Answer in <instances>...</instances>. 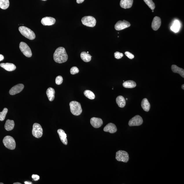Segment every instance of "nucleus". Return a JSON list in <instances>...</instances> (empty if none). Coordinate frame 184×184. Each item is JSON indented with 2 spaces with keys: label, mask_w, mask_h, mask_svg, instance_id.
Masks as SVG:
<instances>
[{
  "label": "nucleus",
  "mask_w": 184,
  "mask_h": 184,
  "mask_svg": "<svg viewBox=\"0 0 184 184\" xmlns=\"http://www.w3.org/2000/svg\"><path fill=\"white\" fill-rule=\"evenodd\" d=\"M161 24V21L160 17H155L153 19L152 23V28L153 30L156 31L160 28Z\"/></svg>",
  "instance_id": "nucleus-14"
},
{
  "label": "nucleus",
  "mask_w": 184,
  "mask_h": 184,
  "mask_svg": "<svg viewBox=\"0 0 184 184\" xmlns=\"http://www.w3.org/2000/svg\"><path fill=\"white\" fill-rule=\"evenodd\" d=\"M32 134L34 137L40 138L43 135V129L40 124L34 123L33 124L32 130Z\"/></svg>",
  "instance_id": "nucleus-8"
},
{
  "label": "nucleus",
  "mask_w": 184,
  "mask_h": 184,
  "mask_svg": "<svg viewBox=\"0 0 184 184\" xmlns=\"http://www.w3.org/2000/svg\"><path fill=\"white\" fill-rule=\"evenodd\" d=\"M55 19L51 17H45L41 21V23L44 26L52 25L55 24Z\"/></svg>",
  "instance_id": "nucleus-12"
},
{
  "label": "nucleus",
  "mask_w": 184,
  "mask_h": 184,
  "mask_svg": "<svg viewBox=\"0 0 184 184\" xmlns=\"http://www.w3.org/2000/svg\"><path fill=\"white\" fill-rule=\"evenodd\" d=\"M25 184H32V182H29V181H26L25 182Z\"/></svg>",
  "instance_id": "nucleus-38"
},
{
  "label": "nucleus",
  "mask_w": 184,
  "mask_h": 184,
  "mask_svg": "<svg viewBox=\"0 0 184 184\" xmlns=\"http://www.w3.org/2000/svg\"><path fill=\"white\" fill-rule=\"evenodd\" d=\"M0 184H3V183H0Z\"/></svg>",
  "instance_id": "nucleus-41"
},
{
  "label": "nucleus",
  "mask_w": 184,
  "mask_h": 184,
  "mask_svg": "<svg viewBox=\"0 0 184 184\" xmlns=\"http://www.w3.org/2000/svg\"><path fill=\"white\" fill-rule=\"evenodd\" d=\"M70 109L72 114L75 116H79L81 114L82 109L79 102L72 101L70 103Z\"/></svg>",
  "instance_id": "nucleus-3"
},
{
  "label": "nucleus",
  "mask_w": 184,
  "mask_h": 184,
  "mask_svg": "<svg viewBox=\"0 0 184 184\" xmlns=\"http://www.w3.org/2000/svg\"><path fill=\"white\" fill-rule=\"evenodd\" d=\"M14 126L15 124L14 121L8 119L5 124V129L7 131H10L13 129Z\"/></svg>",
  "instance_id": "nucleus-23"
},
{
  "label": "nucleus",
  "mask_w": 184,
  "mask_h": 184,
  "mask_svg": "<svg viewBox=\"0 0 184 184\" xmlns=\"http://www.w3.org/2000/svg\"><path fill=\"white\" fill-rule=\"evenodd\" d=\"M57 132L58 134L59 137L61 142L63 143V144L65 145L68 144V140L67 139V136L65 132L62 129H59L57 130Z\"/></svg>",
  "instance_id": "nucleus-17"
},
{
  "label": "nucleus",
  "mask_w": 184,
  "mask_h": 184,
  "mask_svg": "<svg viewBox=\"0 0 184 184\" xmlns=\"http://www.w3.org/2000/svg\"><path fill=\"white\" fill-rule=\"evenodd\" d=\"M82 22L84 25L93 27L95 26L96 20L93 17L89 16L83 17L82 19Z\"/></svg>",
  "instance_id": "nucleus-6"
},
{
  "label": "nucleus",
  "mask_w": 184,
  "mask_h": 184,
  "mask_svg": "<svg viewBox=\"0 0 184 184\" xmlns=\"http://www.w3.org/2000/svg\"><path fill=\"white\" fill-rule=\"evenodd\" d=\"M124 56V55L122 53H121L118 51L114 53V57L117 59H120L122 58Z\"/></svg>",
  "instance_id": "nucleus-33"
},
{
  "label": "nucleus",
  "mask_w": 184,
  "mask_h": 184,
  "mask_svg": "<svg viewBox=\"0 0 184 184\" xmlns=\"http://www.w3.org/2000/svg\"><path fill=\"white\" fill-rule=\"evenodd\" d=\"M24 85L22 84H19L13 87L10 90L9 93L11 95H14L20 93L24 88Z\"/></svg>",
  "instance_id": "nucleus-11"
},
{
  "label": "nucleus",
  "mask_w": 184,
  "mask_h": 184,
  "mask_svg": "<svg viewBox=\"0 0 184 184\" xmlns=\"http://www.w3.org/2000/svg\"><path fill=\"white\" fill-rule=\"evenodd\" d=\"M84 95L85 96L91 100L94 99L95 98V95L93 92L89 90H86L84 91Z\"/></svg>",
  "instance_id": "nucleus-28"
},
{
  "label": "nucleus",
  "mask_w": 184,
  "mask_h": 184,
  "mask_svg": "<svg viewBox=\"0 0 184 184\" xmlns=\"http://www.w3.org/2000/svg\"><path fill=\"white\" fill-rule=\"evenodd\" d=\"M131 24L126 20L119 21L115 25V28L117 30H121L129 27Z\"/></svg>",
  "instance_id": "nucleus-9"
},
{
  "label": "nucleus",
  "mask_w": 184,
  "mask_h": 184,
  "mask_svg": "<svg viewBox=\"0 0 184 184\" xmlns=\"http://www.w3.org/2000/svg\"><path fill=\"white\" fill-rule=\"evenodd\" d=\"M148 5L149 8L153 10L155 8V5L152 0H143Z\"/></svg>",
  "instance_id": "nucleus-30"
},
{
  "label": "nucleus",
  "mask_w": 184,
  "mask_h": 184,
  "mask_svg": "<svg viewBox=\"0 0 184 184\" xmlns=\"http://www.w3.org/2000/svg\"><path fill=\"white\" fill-rule=\"evenodd\" d=\"M133 2V0H121L120 4L122 8L128 9L132 7Z\"/></svg>",
  "instance_id": "nucleus-18"
},
{
  "label": "nucleus",
  "mask_w": 184,
  "mask_h": 184,
  "mask_svg": "<svg viewBox=\"0 0 184 184\" xmlns=\"http://www.w3.org/2000/svg\"><path fill=\"white\" fill-rule=\"evenodd\" d=\"M63 81V78L61 76H58L55 79V83L57 85H60L62 83Z\"/></svg>",
  "instance_id": "nucleus-31"
},
{
  "label": "nucleus",
  "mask_w": 184,
  "mask_h": 184,
  "mask_svg": "<svg viewBox=\"0 0 184 184\" xmlns=\"http://www.w3.org/2000/svg\"><path fill=\"white\" fill-rule=\"evenodd\" d=\"M125 54L127 56L128 58L130 59H133L135 57V56H134L132 53L129 52V51H126L125 53Z\"/></svg>",
  "instance_id": "nucleus-34"
},
{
  "label": "nucleus",
  "mask_w": 184,
  "mask_h": 184,
  "mask_svg": "<svg viewBox=\"0 0 184 184\" xmlns=\"http://www.w3.org/2000/svg\"><path fill=\"white\" fill-rule=\"evenodd\" d=\"M4 57L3 55L0 54V61L3 60L4 59Z\"/></svg>",
  "instance_id": "nucleus-37"
},
{
  "label": "nucleus",
  "mask_w": 184,
  "mask_h": 184,
  "mask_svg": "<svg viewBox=\"0 0 184 184\" xmlns=\"http://www.w3.org/2000/svg\"><path fill=\"white\" fill-rule=\"evenodd\" d=\"M9 0H0V8L2 9H7L9 6Z\"/></svg>",
  "instance_id": "nucleus-26"
},
{
  "label": "nucleus",
  "mask_w": 184,
  "mask_h": 184,
  "mask_svg": "<svg viewBox=\"0 0 184 184\" xmlns=\"http://www.w3.org/2000/svg\"><path fill=\"white\" fill-rule=\"evenodd\" d=\"M19 47L21 52L25 56L27 57L32 56V53L31 50L28 45L24 42H21Z\"/></svg>",
  "instance_id": "nucleus-7"
},
{
  "label": "nucleus",
  "mask_w": 184,
  "mask_h": 184,
  "mask_svg": "<svg viewBox=\"0 0 184 184\" xmlns=\"http://www.w3.org/2000/svg\"><path fill=\"white\" fill-rule=\"evenodd\" d=\"M56 62L59 64L66 62L68 59V56L64 47H60L56 50L53 55Z\"/></svg>",
  "instance_id": "nucleus-1"
},
{
  "label": "nucleus",
  "mask_w": 184,
  "mask_h": 184,
  "mask_svg": "<svg viewBox=\"0 0 184 184\" xmlns=\"http://www.w3.org/2000/svg\"><path fill=\"white\" fill-rule=\"evenodd\" d=\"M80 57L84 62H89L91 61L92 56L87 52L83 51L80 54Z\"/></svg>",
  "instance_id": "nucleus-25"
},
{
  "label": "nucleus",
  "mask_w": 184,
  "mask_h": 184,
  "mask_svg": "<svg viewBox=\"0 0 184 184\" xmlns=\"http://www.w3.org/2000/svg\"><path fill=\"white\" fill-rule=\"evenodd\" d=\"M182 89H183V90L184 89V84H183V85H182Z\"/></svg>",
  "instance_id": "nucleus-39"
},
{
  "label": "nucleus",
  "mask_w": 184,
  "mask_h": 184,
  "mask_svg": "<svg viewBox=\"0 0 184 184\" xmlns=\"http://www.w3.org/2000/svg\"><path fill=\"white\" fill-rule=\"evenodd\" d=\"M126 100H127L128 99H127V98H126Z\"/></svg>",
  "instance_id": "nucleus-44"
},
{
  "label": "nucleus",
  "mask_w": 184,
  "mask_h": 184,
  "mask_svg": "<svg viewBox=\"0 0 184 184\" xmlns=\"http://www.w3.org/2000/svg\"><path fill=\"white\" fill-rule=\"evenodd\" d=\"M116 159L118 161L127 163L129 159V155L126 151L119 150L116 153Z\"/></svg>",
  "instance_id": "nucleus-5"
},
{
  "label": "nucleus",
  "mask_w": 184,
  "mask_h": 184,
  "mask_svg": "<svg viewBox=\"0 0 184 184\" xmlns=\"http://www.w3.org/2000/svg\"><path fill=\"white\" fill-rule=\"evenodd\" d=\"M19 30L20 33L25 37L30 40L35 39V34L30 29L26 27L22 26L19 28Z\"/></svg>",
  "instance_id": "nucleus-2"
},
{
  "label": "nucleus",
  "mask_w": 184,
  "mask_h": 184,
  "mask_svg": "<svg viewBox=\"0 0 184 184\" xmlns=\"http://www.w3.org/2000/svg\"><path fill=\"white\" fill-rule=\"evenodd\" d=\"M87 53H89V51H87Z\"/></svg>",
  "instance_id": "nucleus-45"
},
{
  "label": "nucleus",
  "mask_w": 184,
  "mask_h": 184,
  "mask_svg": "<svg viewBox=\"0 0 184 184\" xmlns=\"http://www.w3.org/2000/svg\"><path fill=\"white\" fill-rule=\"evenodd\" d=\"M32 178L34 181H37L40 179L39 176L37 175H33L32 176Z\"/></svg>",
  "instance_id": "nucleus-35"
},
{
  "label": "nucleus",
  "mask_w": 184,
  "mask_h": 184,
  "mask_svg": "<svg viewBox=\"0 0 184 184\" xmlns=\"http://www.w3.org/2000/svg\"><path fill=\"white\" fill-rule=\"evenodd\" d=\"M105 132H108L110 133H114L117 131V128L115 124L110 123L105 126L103 129Z\"/></svg>",
  "instance_id": "nucleus-15"
},
{
  "label": "nucleus",
  "mask_w": 184,
  "mask_h": 184,
  "mask_svg": "<svg viewBox=\"0 0 184 184\" xmlns=\"http://www.w3.org/2000/svg\"><path fill=\"white\" fill-rule=\"evenodd\" d=\"M4 145L7 148L14 150L16 147V143L14 138L10 136H7L3 140Z\"/></svg>",
  "instance_id": "nucleus-4"
},
{
  "label": "nucleus",
  "mask_w": 184,
  "mask_h": 184,
  "mask_svg": "<svg viewBox=\"0 0 184 184\" xmlns=\"http://www.w3.org/2000/svg\"><path fill=\"white\" fill-rule=\"evenodd\" d=\"M8 112V109L5 108H3L2 112H0V121H3L5 120Z\"/></svg>",
  "instance_id": "nucleus-29"
},
{
  "label": "nucleus",
  "mask_w": 184,
  "mask_h": 184,
  "mask_svg": "<svg viewBox=\"0 0 184 184\" xmlns=\"http://www.w3.org/2000/svg\"><path fill=\"white\" fill-rule=\"evenodd\" d=\"M143 120L141 117L139 115H136L130 119L129 125L130 126H141L143 123Z\"/></svg>",
  "instance_id": "nucleus-10"
},
{
  "label": "nucleus",
  "mask_w": 184,
  "mask_h": 184,
  "mask_svg": "<svg viewBox=\"0 0 184 184\" xmlns=\"http://www.w3.org/2000/svg\"><path fill=\"white\" fill-rule=\"evenodd\" d=\"M91 124L94 128H98L102 125L103 122L101 118L93 117L91 119Z\"/></svg>",
  "instance_id": "nucleus-13"
},
{
  "label": "nucleus",
  "mask_w": 184,
  "mask_h": 184,
  "mask_svg": "<svg viewBox=\"0 0 184 184\" xmlns=\"http://www.w3.org/2000/svg\"><path fill=\"white\" fill-rule=\"evenodd\" d=\"M141 106L143 110L146 112H148L150 108V105L148 100L146 98L143 99L141 101Z\"/></svg>",
  "instance_id": "nucleus-21"
},
{
  "label": "nucleus",
  "mask_w": 184,
  "mask_h": 184,
  "mask_svg": "<svg viewBox=\"0 0 184 184\" xmlns=\"http://www.w3.org/2000/svg\"><path fill=\"white\" fill-rule=\"evenodd\" d=\"M180 28V23L178 20H176L174 21L171 27V30L172 31L177 32L179 30Z\"/></svg>",
  "instance_id": "nucleus-27"
},
{
  "label": "nucleus",
  "mask_w": 184,
  "mask_h": 184,
  "mask_svg": "<svg viewBox=\"0 0 184 184\" xmlns=\"http://www.w3.org/2000/svg\"><path fill=\"white\" fill-rule=\"evenodd\" d=\"M13 184H21V183H13Z\"/></svg>",
  "instance_id": "nucleus-40"
},
{
  "label": "nucleus",
  "mask_w": 184,
  "mask_h": 184,
  "mask_svg": "<svg viewBox=\"0 0 184 184\" xmlns=\"http://www.w3.org/2000/svg\"><path fill=\"white\" fill-rule=\"evenodd\" d=\"M70 72L71 74L74 75L78 73L79 70L77 67H73L71 69Z\"/></svg>",
  "instance_id": "nucleus-32"
},
{
  "label": "nucleus",
  "mask_w": 184,
  "mask_h": 184,
  "mask_svg": "<svg viewBox=\"0 0 184 184\" xmlns=\"http://www.w3.org/2000/svg\"><path fill=\"white\" fill-rule=\"evenodd\" d=\"M136 86H137V84L133 80H127V81L124 82L123 83V86L124 88H128V89H132L135 87Z\"/></svg>",
  "instance_id": "nucleus-24"
},
{
  "label": "nucleus",
  "mask_w": 184,
  "mask_h": 184,
  "mask_svg": "<svg viewBox=\"0 0 184 184\" xmlns=\"http://www.w3.org/2000/svg\"><path fill=\"white\" fill-rule=\"evenodd\" d=\"M117 104L119 107L123 108L126 104V101L124 97L122 95L119 96L116 99Z\"/></svg>",
  "instance_id": "nucleus-22"
},
{
  "label": "nucleus",
  "mask_w": 184,
  "mask_h": 184,
  "mask_svg": "<svg viewBox=\"0 0 184 184\" xmlns=\"http://www.w3.org/2000/svg\"><path fill=\"white\" fill-rule=\"evenodd\" d=\"M46 93L49 100L52 101L55 98V91L53 88L49 87L47 90Z\"/></svg>",
  "instance_id": "nucleus-19"
},
{
  "label": "nucleus",
  "mask_w": 184,
  "mask_h": 184,
  "mask_svg": "<svg viewBox=\"0 0 184 184\" xmlns=\"http://www.w3.org/2000/svg\"><path fill=\"white\" fill-rule=\"evenodd\" d=\"M84 0H76V2L78 3H83Z\"/></svg>",
  "instance_id": "nucleus-36"
},
{
  "label": "nucleus",
  "mask_w": 184,
  "mask_h": 184,
  "mask_svg": "<svg viewBox=\"0 0 184 184\" xmlns=\"http://www.w3.org/2000/svg\"><path fill=\"white\" fill-rule=\"evenodd\" d=\"M152 12H154V11H153V10H152Z\"/></svg>",
  "instance_id": "nucleus-43"
},
{
  "label": "nucleus",
  "mask_w": 184,
  "mask_h": 184,
  "mask_svg": "<svg viewBox=\"0 0 184 184\" xmlns=\"http://www.w3.org/2000/svg\"><path fill=\"white\" fill-rule=\"evenodd\" d=\"M0 66L8 71H12L16 69V66L11 63H1L0 64Z\"/></svg>",
  "instance_id": "nucleus-16"
},
{
  "label": "nucleus",
  "mask_w": 184,
  "mask_h": 184,
  "mask_svg": "<svg viewBox=\"0 0 184 184\" xmlns=\"http://www.w3.org/2000/svg\"><path fill=\"white\" fill-rule=\"evenodd\" d=\"M171 69L172 72L175 73H178L182 77L184 78V70L183 69L179 67L176 65H172Z\"/></svg>",
  "instance_id": "nucleus-20"
},
{
  "label": "nucleus",
  "mask_w": 184,
  "mask_h": 184,
  "mask_svg": "<svg viewBox=\"0 0 184 184\" xmlns=\"http://www.w3.org/2000/svg\"><path fill=\"white\" fill-rule=\"evenodd\" d=\"M42 1H47V0H42Z\"/></svg>",
  "instance_id": "nucleus-42"
}]
</instances>
